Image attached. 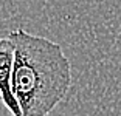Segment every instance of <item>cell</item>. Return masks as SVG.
<instances>
[{
    "mask_svg": "<svg viewBox=\"0 0 121 116\" xmlns=\"http://www.w3.org/2000/svg\"><path fill=\"white\" fill-rule=\"evenodd\" d=\"M13 63H14V43L8 36L0 37V99L13 116H22V110L11 88Z\"/></svg>",
    "mask_w": 121,
    "mask_h": 116,
    "instance_id": "cell-2",
    "label": "cell"
},
{
    "mask_svg": "<svg viewBox=\"0 0 121 116\" xmlns=\"http://www.w3.org/2000/svg\"><path fill=\"white\" fill-rule=\"evenodd\" d=\"M14 43L13 95L22 116H47L65 99L73 84L71 63L62 45L23 28L8 33Z\"/></svg>",
    "mask_w": 121,
    "mask_h": 116,
    "instance_id": "cell-1",
    "label": "cell"
}]
</instances>
